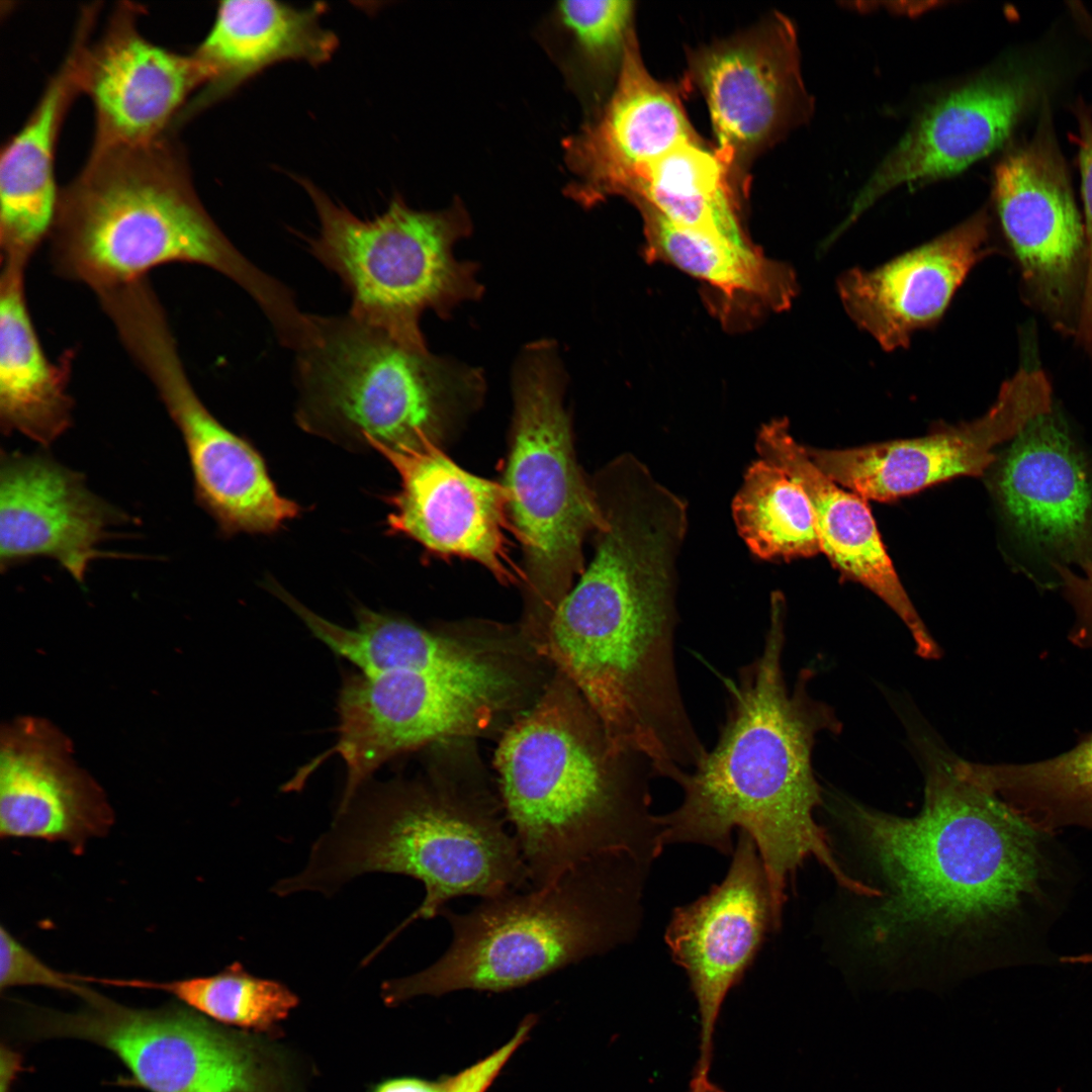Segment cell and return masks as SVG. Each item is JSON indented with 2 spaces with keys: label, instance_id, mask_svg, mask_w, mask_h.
<instances>
[{
  "label": "cell",
  "instance_id": "cell-1",
  "mask_svg": "<svg viewBox=\"0 0 1092 1092\" xmlns=\"http://www.w3.org/2000/svg\"><path fill=\"white\" fill-rule=\"evenodd\" d=\"M768 615L760 653L727 684L717 742L677 780L681 803L657 821L663 846L695 843L732 854L733 830L747 833L762 861L780 927L789 882L807 859L856 896L881 898L883 892L845 871L815 819L824 801L812 765L816 736L839 733L841 723L832 707L811 697V669L800 671L792 691L787 685V603L781 592L771 594Z\"/></svg>",
  "mask_w": 1092,
  "mask_h": 1092
},
{
  "label": "cell",
  "instance_id": "cell-2",
  "mask_svg": "<svg viewBox=\"0 0 1092 1092\" xmlns=\"http://www.w3.org/2000/svg\"><path fill=\"white\" fill-rule=\"evenodd\" d=\"M924 768V801L914 817L848 800L839 810L890 886L870 915L874 942L909 930L947 935L979 927L1009 914L1037 884V834L1027 817L970 761L928 748Z\"/></svg>",
  "mask_w": 1092,
  "mask_h": 1092
},
{
  "label": "cell",
  "instance_id": "cell-3",
  "mask_svg": "<svg viewBox=\"0 0 1092 1092\" xmlns=\"http://www.w3.org/2000/svg\"><path fill=\"white\" fill-rule=\"evenodd\" d=\"M50 238L56 274L97 295L156 267L188 263L247 291L277 338H291L305 324L290 289L252 264L210 217L169 132L145 146L92 150L60 192Z\"/></svg>",
  "mask_w": 1092,
  "mask_h": 1092
},
{
  "label": "cell",
  "instance_id": "cell-4",
  "mask_svg": "<svg viewBox=\"0 0 1092 1092\" xmlns=\"http://www.w3.org/2000/svg\"><path fill=\"white\" fill-rule=\"evenodd\" d=\"M494 765L529 888L596 858L646 868L663 846L649 761L612 751L592 711L561 686L510 725Z\"/></svg>",
  "mask_w": 1092,
  "mask_h": 1092
},
{
  "label": "cell",
  "instance_id": "cell-5",
  "mask_svg": "<svg viewBox=\"0 0 1092 1092\" xmlns=\"http://www.w3.org/2000/svg\"><path fill=\"white\" fill-rule=\"evenodd\" d=\"M395 874L424 885L425 897L371 951L372 961L405 927L440 914L461 896L482 899L529 889L514 833L487 805L444 790L377 785L337 810L303 869L274 884L280 897L334 895L367 874Z\"/></svg>",
  "mask_w": 1092,
  "mask_h": 1092
},
{
  "label": "cell",
  "instance_id": "cell-6",
  "mask_svg": "<svg viewBox=\"0 0 1092 1092\" xmlns=\"http://www.w3.org/2000/svg\"><path fill=\"white\" fill-rule=\"evenodd\" d=\"M641 871L629 859L596 858L466 913L445 907L448 948L428 968L385 981L381 997L397 1005L462 990L503 992L605 953L634 930Z\"/></svg>",
  "mask_w": 1092,
  "mask_h": 1092
},
{
  "label": "cell",
  "instance_id": "cell-7",
  "mask_svg": "<svg viewBox=\"0 0 1092 1092\" xmlns=\"http://www.w3.org/2000/svg\"><path fill=\"white\" fill-rule=\"evenodd\" d=\"M312 341L295 352L296 421L350 445L443 449L481 405L474 367L396 340L349 312L311 314Z\"/></svg>",
  "mask_w": 1092,
  "mask_h": 1092
},
{
  "label": "cell",
  "instance_id": "cell-8",
  "mask_svg": "<svg viewBox=\"0 0 1092 1092\" xmlns=\"http://www.w3.org/2000/svg\"><path fill=\"white\" fill-rule=\"evenodd\" d=\"M565 373L548 341L527 347L514 373V412L503 481L522 551L533 619L546 622L583 572L584 543L604 526L578 463L564 403Z\"/></svg>",
  "mask_w": 1092,
  "mask_h": 1092
},
{
  "label": "cell",
  "instance_id": "cell-9",
  "mask_svg": "<svg viewBox=\"0 0 1092 1092\" xmlns=\"http://www.w3.org/2000/svg\"><path fill=\"white\" fill-rule=\"evenodd\" d=\"M300 182L320 220L310 253L340 278L356 318L426 349L420 328L426 310L446 318L481 296L476 264L454 256L455 244L472 229L462 202L425 211L395 196L382 214L361 219L309 181Z\"/></svg>",
  "mask_w": 1092,
  "mask_h": 1092
},
{
  "label": "cell",
  "instance_id": "cell-10",
  "mask_svg": "<svg viewBox=\"0 0 1092 1092\" xmlns=\"http://www.w3.org/2000/svg\"><path fill=\"white\" fill-rule=\"evenodd\" d=\"M112 324L131 359L154 384L187 449L195 500L226 536L268 534L298 516L264 460L206 408L179 356L167 314L155 295L122 304Z\"/></svg>",
  "mask_w": 1092,
  "mask_h": 1092
},
{
  "label": "cell",
  "instance_id": "cell-11",
  "mask_svg": "<svg viewBox=\"0 0 1092 1092\" xmlns=\"http://www.w3.org/2000/svg\"><path fill=\"white\" fill-rule=\"evenodd\" d=\"M994 200L1027 303L1057 332L1075 336L1087 272L1086 233L1045 116L1032 139L997 164Z\"/></svg>",
  "mask_w": 1092,
  "mask_h": 1092
},
{
  "label": "cell",
  "instance_id": "cell-12",
  "mask_svg": "<svg viewBox=\"0 0 1092 1092\" xmlns=\"http://www.w3.org/2000/svg\"><path fill=\"white\" fill-rule=\"evenodd\" d=\"M511 690L413 670L349 674L338 697L337 741L307 775L323 759L340 755L346 767L341 810L393 756L483 731Z\"/></svg>",
  "mask_w": 1092,
  "mask_h": 1092
},
{
  "label": "cell",
  "instance_id": "cell-13",
  "mask_svg": "<svg viewBox=\"0 0 1092 1092\" xmlns=\"http://www.w3.org/2000/svg\"><path fill=\"white\" fill-rule=\"evenodd\" d=\"M689 64V79L709 109L715 150L743 196L751 162L812 113L795 26L775 13L696 51Z\"/></svg>",
  "mask_w": 1092,
  "mask_h": 1092
},
{
  "label": "cell",
  "instance_id": "cell-14",
  "mask_svg": "<svg viewBox=\"0 0 1092 1092\" xmlns=\"http://www.w3.org/2000/svg\"><path fill=\"white\" fill-rule=\"evenodd\" d=\"M84 1001L77 1012H43L39 1028L111 1051L151 1092L257 1091L250 1050L192 1009H134L96 991Z\"/></svg>",
  "mask_w": 1092,
  "mask_h": 1092
},
{
  "label": "cell",
  "instance_id": "cell-15",
  "mask_svg": "<svg viewBox=\"0 0 1092 1092\" xmlns=\"http://www.w3.org/2000/svg\"><path fill=\"white\" fill-rule=\"evenodd\" d=\"M1046 374L1021 367L980 419L913 439L828 450L808 447L812 461L864 499L888 502L958 476L981 475L996 461V445L1052 412Z\"/></svg>",
  "mask_w": 1092,
  "mask_h": 1092
},
{
  "label": "cell",
  "instance_id": "cell-16",
  "mask_svg": "<svg viewBox=\"0 0 1092 1092\" xmlns=\"http://www.w3.org/2000/svg\"><path fill=\"white\" fill-rule=\"evenodd\" d=\"M723 881L674 909L665 931L672 960L685 970L700 1018L694 1076H707L724 999L739 983L766 933L777 930L765 871L752 838L739 832Z\"/></svg>",
  "mask_w": 1092,
  "mask_h": 1092
},
{
  "label": "cell",
  "instance_id": "cell-17",
  "mask_svg": "<svg viewBox=\"0 0 1092 1092\" xmlns=\"http://www.w3.org/2000/svg\"><path fill=\"white\" fill-rule=\"evenodd\" d=\"M368 446L399 477L398 490L388 497L389 533L407 537L435 555L471 560L502 583L522 584V569L511 556L512 527L500 482L463 469L440 448Z\"/></svg>",
  "mask_w": 1092,
  "mask_h": 1092
},
{
  "label": "cell",
  "instance_id": "cell-18",
  "mask_svg": "<svg viewBox=\"0 0 1092 1092\" xmlns=\"http://www.w3.org/2000/svg\"><path fill=\"white\" fill-rule=\"evenodd\" d=\"M697 138L676 88L646 69L633 30L605 104L563 142L574 176L566 194L588 207L615 195L629 200L653 163Z\"/></svg>",
  "mask_w": 1092,
  "mask_h": 1092
},
{
  "label": "cell",
  "instance_id": "cell-19",
  "mask_svg": "<svg viewBox=\"0 0 1092 1092\" xmlns=\"http://www.w3.org/2000/svg\"><path fill=\"white\" fill-rule=\"evenodd\" d=\"M994 489L1029 554L1054 568L1092 557V465L1053 411L1012 439L997 464Z\"/></svg>",
  "mask_w": 1092,
  "mask_h": 1092
},
{
  "label": "cell",
  "instance_id": "cell-20",
  "mask_svg": "<svg viewBox=\"0 0 1092 1092\" xmlns=\"http://www.w3.org/2000/svg\"><path fill=\"white\" fill-rule=\"evenodd\" d=\"M1022 71L985 73L928 106L858 191L831 236L850 226L897 187L948 177L1001 147L1033 97Z\"/></svg>",
  "mask_w": 1092,
  "mask_h": 1092
},
{
  "label": "cell",
  "instance_id": "cell-21",
  "mask_svg": "<svg viewBox=\"0 0 1092 1092\" xmlns=\"http://www.w3.org/2000/svg\"><path fill=\"white\" fill-rule=\"evenodd\" d=\"M139 8H117L96 42H84L81 92L95 110L92 150L139 147L168 133L188 97L205 83L194 57L148 40Z\"/></svg>",
  "mask_w": 1092,
  "mask_h": 1092
},
{
  "label": "cell",
  "instance_id": "cell-22",
  "mask_svg": "<svg viewBox=\"0 0 1092 1092\" xmlns=\"http://www.w3.org/2000/svg\"><path fill=\"white\" fill-rule=\"evenodd\" d=\"M71 740L49 720L23 716L0 734V836L66 843L83 853L105 836L113 810L73 757Z\"/></svg>",
  "mask_w": 1092,
  "mask_h": 1092
},
{
  "label": "cell",
  "instance_id": "cell-23",
  "mask_svg": "<svg viewBox=\"0 0 1092 1092\" xmlns=\"http://www.w3.org/2000/svg\"><path fill=\"white\" fill-rule=\"evenodd\" d=\"M127 520L48 453L1 452L0 566L35 557L56 560L83 584L90 563L114 557L100 549L110 528Z\"/></svg>",
  "mask_w": 1092,
  "mask_h": 1092
},
{
  "label": "cell",
  "instance_id": "cell-24",
  "mask_svg": "<svg viewBox=\"0 0 1092 1092\" xmlns=\"http://www.w3.org/2000/svg\"><path fill=\"white\" fill-rule=\"evenodd\" d=\"M985 210L913 250L873 269L854 268L837 283L847 315L879 345L905 348L913 334L942 316L987 246Z\"/></svg>",
  "mask_w": 1092,
  "mask_h": 1092
},
{
  "label": "cell",
  "instance_id": "cell-25",
  "mask_svg": "<svg viewBox=\"0 0 1092 1092\" xmlns=\"http://www.w3.org/2000/svg\"><path fill=\"white\" fill-rule=\"evenodd\" d=\"M777 419L758 431V457L781 467L806 493L812 508L821 552L842 576L862 584L903 621L917 655L937 659L941 651L910 601L880 536L867 499L846 490L810 458Z\"/></svg>",
  "mask_w": 1092,
  "mask_h": 1092
},
{
  "label": "cell",
  "instance_id": "cell-26",
  "mask_svg": "<svg viewBox=\"0 0 1092 1092\" xmlns=\"http://www.w3.org/2000/svg\"><path fill=\"white\" fill-rule=\"evenodd\" d=\"M84 36L74 41L58 72L22 125L2 147L0 157L1 262L23 267L51 237L60 192L54 176L59 130L73 99L81 92Z\"/></svg>",
  "mask_w": 1092,
  "mask_h": 1092
},
{
  "label": "cell",
  "instance_id": "cell-27",
  "mask_svg": "<svg viewBox=\"0 0 1092 1092\" xmlns=\"http://www.w3.org/2000/svg\"><path fill=\"white\" fill-rule=\"evenodd\" d=\"M324 10L318 3L300 8L270 0L220 2L193 53L205 83L188 113L217 102L276 63L294 60L316 66L330 60L338 38L321 24Z\"/></svg>",
  "mask_w": 1092,
  "mask_h": 1092
},
{
  "label": "cell",
  "instance_id": "cell-28",
  "mask_svg": "<svg viewBox=\"0 0 1092 1092\" xmlns=\"http://www.w3.org/2000/svg\"><path fill=\"white\" fill-rule=\"evenodd\" d=\"M636 207L643 219L644 258L670 264L706 283L727 329L791 306L798 289L791 267L766 258L753 244L678 225L643 203Z\"/></svg>",
  "mask_w": 1092,
  "mask_h": 1092
},
{
  "label": "cell",
  "instance_id": "cell-29",
  "mask_svg": "<svg viewBox=\"0 0 1092 1092\" xmlns=\"http://www.w3.org/2000/svg\"><path fill=\"white\" fill-rule=\"evenodd\" d=\"M0 424L49 447L73 421L68 392L73 351L59 362L46 355L25 297L23 266L1 263Z\"/></svg>",
  "mask_w": 1092,
  "mask_h": 1092
},
{
  "label": "cell",
  "instance_id": "cell-30",
  "mask_svg": "<svg viewBox=\"0 0 1092 1092\" xmlns=\"http://www.w3.org/2000/svg\"><path fill=\"white\" fill-rule=\"evenodd\" d=\"M270 589L317 640L361 673L413 670L465 679L477 669L476 648L403 618L357 607L356 625L346 628L314 613L278 584L270 583Z\"/></svg>",
  "mask_w": 1092,
  "mask_h": 1092
},
{
  "label": "cell",
  "instance_id": "cell-31",
  "mask_svg": "<svg viewBox=\"0 0 1092 1092\" xmlns=\"http://www.w3.org/2000/svg\"><path fill=\"white\" fill-rule=\"evenodd\" d=\"M741 197L716 150L697 138L653 163L629 201L646 204L678 225L753 244L741 221Z\"/></svg>",
  "mask_w": 1092,
  "mask_h": 1092
},
{
  "label": "cell",
  "instance_id": "cell-32",
  "mask_svg": "<svg viewBox=\"0 0 1092 1092\" xmlns=\"http://www.w3.org/2000/svg\"><path fill=\"white\" fill-rule=\"evenodd\" d=\"M738 534L763 560H791L821 552L809 499L778 465L759 458L746 469L732 502Z\"/></svg>",
  "mask_w": 1092,
  "mask_h": 1092
},
{
  "label": "cell",
  "instance_id": "cell-33",
  "mask_svg": "<svg viewBox=\"0 0 1092 1092\" xmlns=\"http://www.w3.org/2000/svg\"><path fill=\"white\" fill-rule=\"evenodd\" d=\"M98 983L163 991L197 1013L222 1023L255 1029L272 1027L298 1004L297 996L286 986L252 975L240 962L209 976L167 982L99 978Z\"/></svg>",
  "mask_w": 1092,
  "mask_h": 1092
},
{
  "label": "cell",
  "instance_id": "cell-34",
  "mask_svg": "<svg viewBox=\"0 0 1092 1092\" xmlns=\"http://www.w3.org/2000/svg\"><path fill=\"white\" fill-rule=\"evenodd\" d=\"M982 780L1024 813L1092 820V731L1071 749L1027 763H978Z\"/></svg>",
  "mask_w": 1092,
  "mask_h": 1092
},
{
  "label": "cell",
  "instance_id": "cell-35",
  "mask_svg": "<svg viewBox=\"0 0 1092 1092\" xmlns=\"http://www.w3.org/2000/svg\"><path fill=\"white\" fill-rule=\"evenodd\" d=\"M553 24L567 44V70L576 85L602 102L617 80L631 32L634 3L626 0L561 1Z\"/></svg>",
  "mask_w": 1092,
  "mask_h": 1092
},
{
  "label": "cell",
  "instance_id": "cell-36",
  "mask_svg": "<svg viewBox=\"0 0 1092 1092\" xmlns=\"http://www.w3.org/2000/svg\"><path fill=\"white\" fill-rule=\"evenodd\" d=\"M39 986L68 991L83 1000L94 991L42 962L2 925L0 927V988Z\"/></svg>",
  "mask_w": 1092,
  "mask_h": 1092
},
{
  "label": "cell",
  "instance_id": "cell-37",
  "mask_svg": "<svg viewBox=\"0 0 1092 1092\" xmlns=\"http://www.w3.org/2000/svg\"><path fill=\"white\" fill-rule=\"evenodd\" d=\"M1078 146L1088 261L1080 320L1075 338L1092 359V119L1084 114L1080 118Z\"/></svg>",
  "mask_w": 1092,
  "mask_h": 1092
},
{
  "label": "cell",
  "instance_id": "cell-38",
  "mask_svg": "<svg viewBox=\"0 0 1092 1092\" xmlns=\"http://www.w3.org/2000/svg\"><path fill=\"white\" fill-rule=\"evenodd\" d=\"M1081 565L1082 574L1074 573L1066 566H1057L1055 570L1076 616L1069 639L1077 647L1092 650V557Z\"/></svg>",
  "mask_w": 1092,
  "mask_h": 1092
},
{
  "label": "cell",
  "instance_id": "cell-39",
  "mask_svg": "<svg viewBox=\"0 0 1092 1092\" xmlns=\"http://www.w3.org/2000/svg\"><path fill=\"white\" fill-rule=\"evenodd\" d=\"M512 1057L511 1051L500 1046L484 1059L456 1074L454 1092H485Z\"/></svg>",
  "mask_w": 1092,
  "mask_h": 1092
},
{
  "label": "cell",
  "instance_id": "cell-40",
  "mask_svg": "<svg viewBox=\"0 0 1092 1092\" xmlns=\"http://www.w3.org/2000/svg\"><path fill=\"white\" fill-rule=\"evenodd\" d=\"M456 1074L441 1081L431 1082L415 1078H402L388 1081L376 1092H454Z\"/></svg>",
  "mask_w": 1092,
  "mask_h": 1092
},
{
  "label": "cell",
  "instance_id": "cell-41",
  "mask_svg": "<svg viewBox=\"0 0 1092 1092\" xmlns=\"http://www.w3.org/2000/svg\"><path fill=\"white\" fill-rule=\"evenodd\" d=\"M690 1092H724L719 1086L714 1084L709 1076L707 1077H694L691 1085Z\"/></svg>",
  "mask_w": 1092,
  "mask_h": 1092
},
{
  "label": "cell",
  "instance_id": "cell-42",
  "mask_svg": "<svg viewBox=\"0 0 1092 1092\" xmlns=\"http://www.w3.org/2000/svg\"><path fill=\"white\" fill-rule=\"evenodd\" d=\"M1062 961L1066 963L1092 964V953H1085L1077 957H1068L1062 959Z\"/></svg>",
  "mask_w": 1092,
  "mask_h": 1092
}]
</instances>
